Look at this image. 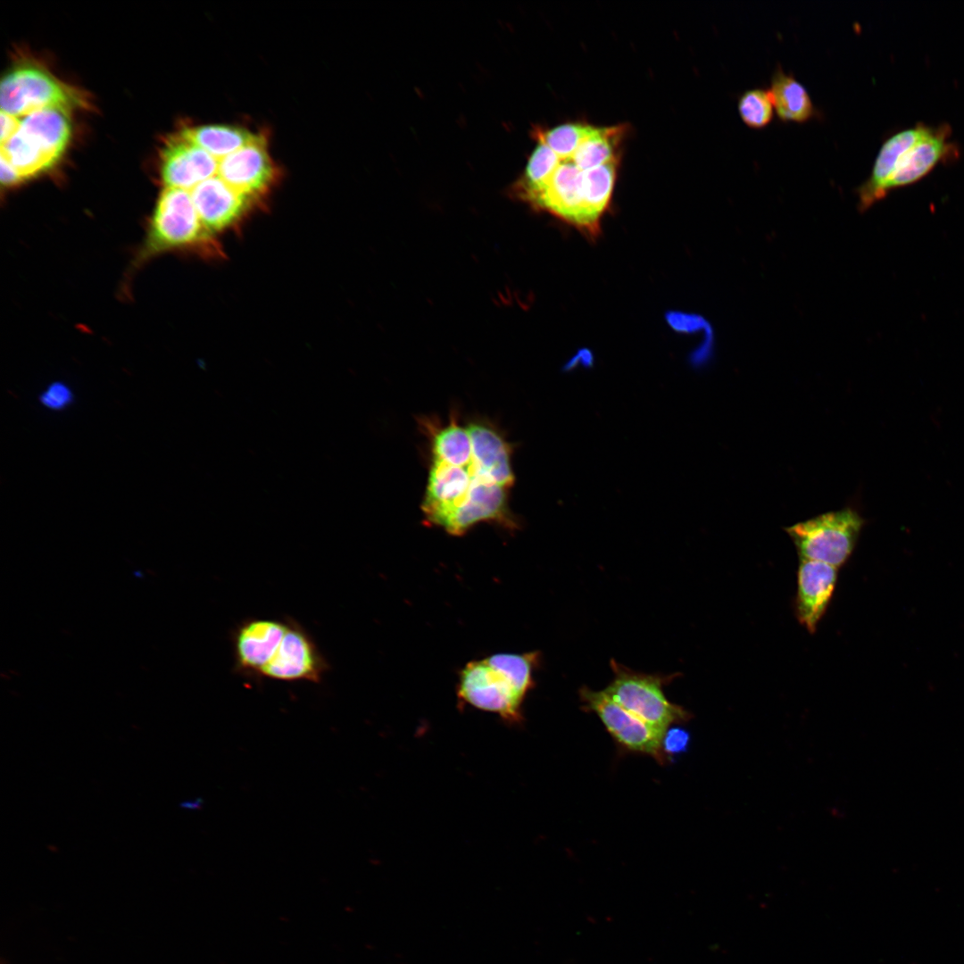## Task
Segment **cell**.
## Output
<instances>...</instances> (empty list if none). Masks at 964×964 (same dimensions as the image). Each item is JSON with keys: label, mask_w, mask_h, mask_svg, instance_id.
I'll return each mask as SVG.
<instances>
[{"label": "cell", "mask_w": 964, "mask_h": 964, "mask_svg": "<svg viewBox=\"0 0 964 964\" xmlns=\"http://www.w3.org/2000/svg\"><path fill=\"white\" fill-rule=\"evenodd\" d=\"M162 180L166 187L190 191L217 175L219 160L179 133L165 143L161 155Z\"/></svg>", "instance_id": "cell-14"}, {"label": "cell", "mask_w": 964, "mask_h": 964, "mask_svg": "<svg viewBox=\"0 0 964 964\" xmlns=\"http://www.w3.org/2000/svg\"><path fill=\"white\" fill-rule=\"evenodd\" d=\"M21 119L1 111V145L11 138L19 129Z\"/></svg>", "instance_id": "cell-21"}, {"label": "cell", "mask_w": 964, "mask_h": 964, "mask_svg": "<svg viewBox=\"0 0 964 964\" xmlns=\"http://www.w3.org/2000/svg\"><path fill=\"white\" fill-rule=\"evenodd\" d=\"M179 133L218 160L257 140L262 135L244 128L220 124L184 128Z\"/></svg>", "instance_id": "cell-17"}, {"label": "cell", "mask_w": 964, "mask_h": 964, "mask_svg": "<svg viewBox=\"0 0 964 964\" xmlns=\"http://www.w3.org/2000/svg\"><path fill=\"white\" fill-rule=\"evenodd\" d=\"M1 111L23 117L37 110L59 107L71 111L87 107L88 100L79 88L60 80L44 68L23 63L9 71L1 81Z\"/></svg>", "instance_id": "cell-5"}, {"label": "cell", "mask_w": 964, "mask_h": 964, "mask_svg": "<svg viewBox=\"0 0 964 964\" xmlns=\"http://www.w3.org/2000/svg\"><path fill=\"white\" fill-rule=\"evenodd\" d=\"M430 444L428 483L421 503L424 521L460 536L479 523L514 530L510 508L515 483L512 447L489 421L445 425L425 421Z\"/></svg>", "instance_id": "cell-1"}, {"label": "cell", "mask_w": 964, "mask_h": 964, "mask_svg": "<svg viewBox=\"0 0 964 964\" xmlns=\"http://www.w3.org/2000/svg\"><path fill=\"white\" fill-rule=\"evenodd\" d=\"M0 179L3 186L10 187L22 181L21 177L15 168L3 156H1Z\"/></svg>", "instance_id": "cell-22"}, {"label": "cell", "mask_w": 964, "mask_h": 964, "mask_svg": "<svg viewBox=\"0 0 964 964\" xmlns=\"http://www.w3.org/2000/svg\"><path fill=\"white\" fill-rule=\"evenodd\" d=\"M690 742V735L682 728H668L662 737V750L667 754H678L685 752Z\"/></svg>", "instance_id": "cell-20"}, {"label": "cell", "mask_w": 964, "mask_h": 964, "mask_svg": "<svg viewBox=\"0 0 964 964\" xmlns=\"http://www.w3.org/2000/svg\"><path fill=\"white\" fill-rule=\"evenodd\" d=\"M838 568L810 560L800 559L797 569L795 615L810 634L824 616L834 594Z\"/></svg>", "instance_id": "cell-15"}, {"label": "cell", "mask_w": 964, "mask_h": 964, "mask_svg": "<svg viewBox=\"0 0 964 964\" xmlns=\"http://www.w3.org/2000/svg\"><path fill=\"white\" fill-rule=\"evenodd\" d=\"M328 662L313 637L293 619H287L283 638L258 677L284 682H320Z\"/></svg>", "instance_id": "cell-9"}, {"label": "cell", "mask_w": 964, "mask_h": 964, "mask_svg": "<svg viewBox=\"0 0 964 964\" xmlns=\"http://www.w3.org/2000/svg\"><path fill=\"white\" fill-rule=\"evenodd\" d=\"M951 132L947 123L928 126L926 130L910 128L899 132L890 151L885 195L918 182L938 163L957 157V147L949 140Z\"/></svg>", "instance_id": "cell-7"}, {"label": "cell", "mask_w": 964, "mask_h": 964, "mask_svg": "<svg viewBox=\"0 0 964 964\" xmlns=\"http://www.w3.org/2000/svg\"><path fill=\"white\" fill-rule=\"evenodd\" d=\"M613 679L603 690L613 701L645 723L665 733L675 722L686 721L692 714L670 702L662 690L679 676L646 674L632 670L614 659L610 662Z\"/></svg>", "instance_id": "cell-4"}, {"label": "cell", "mask_w": 964, "mask_h": 964, "mask_svg": "<svg viewBox=\"0 0 964 964\" xmlns=\"http://www.w3.org/2000/svg\"><path fill=\"white\" fill-rule=\"evenodd\" d=\"M864 519L853 509L829 511L785 528L800 559L843 566L852 555Z\"/></svg>", "instance_id": "cell-6"}, {"label": "cell", "mask_w": 964, "mask_h": 964, "mask_svg": "<svg viewBox=\"0 0 964 964\" xmlns=\"http://www.w3.org/2000/svg\"><path fill=\"white\" fill-rule=\"evenodd\" d=\"M287 619L254 618L243 620L231 639L236 670L258 677L281 642Z\"/></svg>", "instance_id": "cell-12"}, {"label": "cell", "mask_w": 964, "mask_h": 964, "mask_svg": "<svg viewBox=\"0 0 964 964\" xmlns=\"http://www.w3.org/2000/svg\"><path fill=\"white\" fill-rule=\"evenodd\" d=\"M737 109L743 122L753 129L765 128L773 119L774 106L769 89L746 90L738 99Z\"/></svg>", "instance_id": "cell-18"}, {"label": "cell", "mask_w": 964, "mask_h": 964, "mask_svg": "<svg viewBox=\"0 0 964 964\" xmlns=\"http://www.w3.org/2000/svg\"><path fill=\"white\" fill-rule=\"evenodd\" d=\"M190 195L201 220L216 236L240 229L260 205L218 175L200 182L190 190Z\"/></svg>", "instance_id": "cell-11"}, {"label": "cell", "mask_w": 964, "mask_h": 964, "mask_svg": "<svg viewBox=\"0 0 964 964\" xmlns=\"http://www.w3.org/2000/svg\"><path fill=\"white\" fill-rule=\"evenodd\" d=\"M70 111L59 107L37 110L21 117L16 134L25 146L51 168L71 137Z\"/></svg>", "instance_id": "cell-13"}, {"label": "cell", "mask_w": 964, "mask_h": 964, "mask_svg": "<svg viewBox=\"0 0 964 964\" xmlns=\"http://www.w3.org/2000/svg\"><path fill=\"white\" fill-rule=\"evenodd\" d=\"M217 175L239 193L261 203L279 179L265 135L219 160Z\"/></svg>", "instance_id": "cell-10"}, {"label": "cell", "mask_w": 964, "mask_h": 964, "mask_svg": "<svg viewBox=\"0 0 964 964\" xmlns=\"http://www.w3.org/2000/svg\"><path fill=\"white\" fill-rule=\"evenodd\" d=\"M582 707L596 714L615 740L628 750L651 755L663 763V733L653 728L613 701L603 690L579 689Z\"/></svg>", "instance_id": "cell-8"}, {"label": "cell", "mask_w": 964, "mask_h": 964, "mask_svg": "<svg viewBox=\"0 0 964 964\" xmlns=\"http://www.w3.org/2000/svg\"><path fill=\"white\" fill-rule=\"evenodd\" d=\"M539 661V652L495 653L471 661L459 673L458 699L497 714L508 723H519L525 697L535 686L533 673Z\"/></svg>", "instance_id": "cell-2"}, {"label": "cell", "mask_w": 964, "mask_h": 964, "mask_svg": "<svg viewBox=\"0 0 964 964\" xmlns=\"http://www.w3.org/2000/svg\"><path fill=\"white\" fill-rule=\"evenodd\" d=\"M216 237L201 220L190 191L165 187L157 200L138 258L167 250H190L208 259H222L226 255Z\"/></svg>", "instance_id": "cell-3"}, {"label": "cell", "mask_w": 964, "mask_h": 964, "mask_svg": "<svg viewBox=\"0 0 964 964\" xmlns=\"http://www.w3.org/2000/svg\"><path fill=\"white\" fill-rule=\"evenodd\" d=\"M774 109L784 122L804 123L815 115V108L806 87L778 65L769 89Z\"/></svg>", "instance_id": "cell-16"}, {"label": "cell", "mask_w": 964, "mask_h": 964, "mask_svg": "<svg viewBox=\"0 0 964 964\" xmlns=\"http://www.w3.org/2000/svg\"><path fill=\"white\" fill-rule=\"evenodd\" d=\"M40 405L51 411H62L74 401L71 386L62 381H54L41 391L37 397Z\"/></svg>", "instance_id": "cell-19"}]
</instances>
